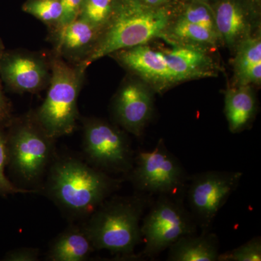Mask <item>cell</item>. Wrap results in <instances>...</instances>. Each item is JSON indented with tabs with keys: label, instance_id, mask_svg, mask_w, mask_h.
Wrapping results in <instances>:
<instances>
[{
	"label": "cell",
	"instance_id": "6da1fadb",
	"mask_svg": "<svg viewBox=\"0 0 261 261\" xmlns=\"http://www.w3.org/2000/svg\"><path fill=\"white\" fill-rule=\"evenodd\" d=\"M171 20V3L152 7L141 0H119L92 54L79 66L87 70L94 62L117 51L164 39Z\"/></svg>",
	"mask_w": 261,
	"mask_h": 261
},
{
	"label": "cell",
	"instance_id": "7a4b0ae2",
	"mask_svg": "<svg viewBox=\"0 0 261 261\" xmlns=\"http://www.w3.org/2000/svg\"><path fill=\"white\" fill-rule=\"evenodd\" d=\"M121 183V179L79 159L63 158L51 166L47 190L68 214L87 216L118 190Z\"/></svg>",
	"mask_w": 261,
	"mask_h": 261
},
{
	"label": "cell",
	"instance_id": "3957f363",
	"mask_svg": "<svg viewBox=\"0 0 261 261\" xmlns=\"http://www.w3.org/2000/svg\"><path fill=\"white\" fill-rule=\"evenodd\" d=\"M152 201L151 196L140 192L104 201L83 226L94 250L140 257L135 255V248L142 241L141 223Z\"/></svg>",
	"mask_w": 261,
	"mask_h": 261
},
{
	"label": "cell",
	"instance_id": "277c9868",
	"mask_svg": "<svg viewBox=\"0 0 261 261\" xmlns=\"http://www.w3.org/2000/svg\"><path fill=\"white\" fill-rule=\"evenodd\" d=\"M51 78L45 99L32 114L43 130L56 140L73 133L80 118L78 99L86 70L54 53L49 56Z\"/></svg>",
	"mask_w": 261,
	"mask_h": 261
},
{
	"label": "cell",
	"instance_id": "5b68a950",
	"mask_svg": "<svg viewBox=\"0 0 261 261\" xmlns=\"http://www.w3.org/2000/svg\"><path fill=\"white\" fill-rule=\"evenodd\" d=\"M184 200L185 197L160 195L151 202L141 223L145 243L141 257L154 259L178 239L197 233L198 226Z\"/></svg>",
	"mask_w": 261,
	"mask_h": 261
},
{
	"label": "cell",
	"instance_id": "8992f818",
	"mask_svg": "<svg viewBox=\"0 0 261 261\" xmlns=\"http://www.w3.org/2000/svg\"><path fill=\"white\" fill-rule=\"evenodd\" d=\"M8 165L25 181L41 177L54 156V139L34 120L32 113L8 123Z\"/></svg>",
	"mask_w": 261,
	"mask_h": 261
},
{
	"label": "cell",
	"instance_id": "52a82bcc",
	"mask_svg": "<svg viewBox=\"0 0 261 261\" xmlns=\"http://www.w3.org/2000/svg\"><path fill=\"white\" fill-rule=\"evenodd\" d=\"M126 177L140 193L171 197H185L189 180L186 170L163 140L152 150L136 154Z\"/></svg>",
	"mask_w": 261,
	"mask_h": 261
},
{
	"label": "cell",
	"instance_id": "ba28073f",
	"mask_svg": "<svg viewBox=\"0 0 261 261\" xmlns=\"http://www.w3.org/2000/svg\"><path fill=\"white\" fill-rule=\"evenodd\" d=\"M83 150L89 164L108 173L128 174L135 154L127 132L97 118H84Z\"/></svg>",
	"mask_w": 261,
	"mask_h": 261
},
{
	"label": "cell",
	"instance_id": "9c48e42d",
	"mask_svg": "<svg viewBox=\"0 0 261 261\" xmlns=\"http://www.w3.org/2000/svg\"><path fill=\"white\" fill-rule=\"evenodd\" d=\"M243 176L241 171H208L189 177L185 196L201 232L211 231L216 216L238 189Z\"/></svg>",
	"mask_w": 261,
	"mask_h": 261
},
{
	"label": "cell",
	"instance_id": "30bf717a",
	"mask_svg": "<svg viewBox=\"0 0 261 261\" xmlns=\"http://www.w3.org/2000/svg\"><path fill=\"white\" fill-rule=\"evenodd\" d=\"M154 94L153 89L138 77L126 78L111 103L117 126L135 137H142L153 116Z\"/></svg>",
	"mask_w": 261,
	"mask_h": 261
},
{
	"label": "cell",
	"instance_id": "8fae6325",
	"mask_svg": "<svg viewBox=\"0 0 261 261\" xmlns=\"http://www.w3.org/2000/svg\"><path fill=\"white\" fill-rule=\"evenodd\" d=\"M0 77L12 92L38 93L47 88L50 81L49 57L21 49H5L0 58Z\"/></svg>",
	"mask_w": 261,
	"mask_h": 261
},
{
	"label": "cell",
	"instance_id": "7c38bea8",
	"mask_svg": "<svg viewBox=\"0 0 261 261\" xmlns=\"http://www.w3.org/2000/svg\"><path fill=\"white\" fill-rule=\"evenodd\" d=\"M211 7L221 43L231 53L260 29L261 15L245 0H216Z\"/></svg>",
	"mask_w": 261,
	"mask_h": 261
},
{
	"label": "cell",
	"instance_id": "4fadbf2b",
	"mask_svg": "<svg viewBox=\"0 0 261 261\" xmlns=\"http://www.w3.org/2000/svg\"><path fill=\"white\" fill-rule=\"evenodd\" d=\"M100 34V31L92 24L78 18L50 33L54 54L70 64L81 65L92 54Z\"/></svg>",
	"mask_w": 261,
	"mask_h": 261
},
{
	"label": "cell",
	"instance_id": "5bb4252c",
	"mask_svg": "<svg viewBox=\"0 0 261 261\" xmlns=\"http://www.w3.org/2000/svg\"><path fill=\"white\" fill-rule=\"evenodd\" d=\"M257 112V101L250 85H233L224 92V114L233 134L248 129Z\"/></svg>",
	"mask_w": 261,
	"mask_h": 261
},
{
	"label": "cell",
	"instance_id": "9a60e30c",
	"mask_svg": "<svg viewBox=\"0 0 261 261\" xmlns=\"http://www.w3.org/2000/svg\"><path fill=\"white\" fill-rule=\"evenodd\" d=\"M168 250L169 261H217L219 238L211 231L188 235L178 239Z\"/></svg>",
	"mask_w": 261,
	"mask_h": 261
},
{
	"label": "cell",
	"instance_id": "2e32d148",
	"mask_svg": "<svg viewBox=\"0 0 261 261\" xmlns=\"http://www.w3.org/2000/svg\"><path fill=\"white\" fill-rule=\"evenodd\" d=\"M94 250L84 228L70 226L55 239L47 258L51 261H84Z\"/></svg>",
	"mask_w": 261,
	"mask_h": 261
},
{
	"label": "cell",
	"instance_id": "e0dca14e",
	"mask_svg": "<svg viewBox=\"0 0 261 261\" xmlns=\"http://www.w3.org/2000/svg\"><path fill=\"white\" fill-rule=\"evenodd\" d=\"M164 40L167 42L193 44L210 49H216L222 44L217 33L173 16Z\"/></svg>",
	"mask_w": 261,
	"mask_h": 261
},
{
	"label": "cell",
	"instance_id": "ac0fdd59",
	"mask_svg": "<svg viewBox=\"0 0 261 261\" xmlns=\"http://www.w3.org/2000/svg\"><path fill=\"white\" fill-rule=\"evenodd\" d=\"M233 85H244L247 73L261 64L260 29L240 44L234 53Z\"/></svg>",
	"mask_w": 261,
	"mask_h": 261
},
{
	"label": "cell",
	"instance_id": "d6986e66",
	"mask_svg": "<svg viewBox=\"0 0 261 261\" xmlns=\"http://www.w3.org/2000/svg\"><path fill=\"white\" fill-rule=\"evenodd\" d=\"M174 18L197 24L217 33L214 10L211 5L202 2H171Z\"/></svg>",
	"mask_w": 261,
	"mask_h": 261
},
{
	"label": "cell",
	"instance_id": "ffe728a7",
	"mask_svg": "<svg viewBox=\"0 0 261 261\" xmlns=\"http://www.w3.org/2000/svg\"><path fill=\"white\" fill-rule=\"evenodd\" d=\"M22 10L45 24L50 33L61 27L63 8L60 0H27Z\"/></svg>",
	"mask_w": 261,
	"mask_h": 261
},
{
	"label": "cell",
	"instance_id": "44dd1931",
	"mask_svg": "<svg viewBox=\"0 0 261 261\" xmlns=\"http://www.w3.org/2000/svg\"><path fill=\"white\" fill-rule=\"evenodd\" d=\"M118 1L119 0H83L79 18L87 20L102 33L112 17Z\"/></svg>",
	"mask_w": 261,
	"mask_h": 261
},
{
	"label": "cell",
	"instance_id": "7402d4cb",
	"mask_svg": "<svg viewBox=\"0 0 261 261\" xmlns=\"http://www.w3.org/2000/svg\"><path fill=\"white\" fill-rule=\"evenodd\" d=\"M8 165V151L6 132L4 130V127L0 126V195L7 196L37 192V190L20 188L13 185L5 173V167Z\"/></svg>",
	"mask_w": 261,
	"mask_h": 261
},
{
	"label": "cell",
	"instance_id": "603a6c76",
	"mask_svg": "<svg viewBox=\"0 0 261 261\" xmlns=\"http://www.w3.org/2000/svg\"><path fill=\"white\" fill-rule=\"evenodd\" d=\"M217 260L260 261V237H255L233 250L220 253Z\"/></svg>",
	"mask_w": 261,
	"mask_h": 261
},
{
	"label": "cell",
	"instance_id": "cb8c5ba5",
	"mask_svg": "<svg viewBox=\"0 0 261 261\" xmlns=\"http://www.w3.org/2000/svg\"><path fill=\"white\" fill-rule=\"evenodd\" d=\"M60 1L63 8V16H62L61 27L58 29L63 28L71 22L74 21L80 17L83 0H60Z\"/></svg>",
	"mask_w": 261,
	"mask_h": 261
},
{
	"label": "cell",
	"instance_id": "d4e9b609",
	"mask_svg": "<svg viewBox=\"0 0 261 261\" xmlns=\"http://www.w3.org/2000/svg\"><path fill=\"white\" fill-rule=\"evenodd\" d=\"M39 256V250L32 247H22L7 252L3 260L36 261Z\"/></svg>",
	"mask_w": 261,
	"mask_h": 261
},
{
	"label": "cell",
	"instance_id": "484cf974",
	"mask_svg": "<svg viewBox=\"0 0 261 261\" xmlns=\"http://www.w3.org/2000/svg\"><path fill=\"white\" fill-rule=\"evenodd\" d=\"M5 49L4 44H3V40L0 39V58H1ZM11 119V106L3 92L2 80L0 77V126H7Z\"/></svg>",
	"mask_w": 261,
	"mask_h": 261
},
{
	"label": "cell",
	"instance_id": "4316f807",
	"mask_svg": "<svg viewBox=\"0 0 261 261\" xmlns=\"http://www.w3.org/2000/svg\"><path fill=\"white\" fill-rule=\"evenodd\" d=\"M146 5L152 7L166 6L172 2V0H141Z\"/></svg>",
	"mask_w": 261,
	"mask_h": 261
},
{
	"label": "cell",
	"instance_id": "83f0119b",
	"mask_svg": "<svg viewBox=\"0 0 261 261\" xmlns=\"http://www.w3.org/2000/svg\"><path fill=\"white\" fill-rule=\"evenodd\" d=\"M245 1L257 13L261 15V0H245Z\"/></svg>",
	"mask_w": 261,
	"mask_h": 261
},
{
	"label": "cell",
	"instance_id": "f1b7e54d",
	"mask_svg": "<svg viewBox=\"0 0 261 261\" xmlns=\"http://www.w3.org/2000/svg\"><path fill=\"white\" fill-rule=\"evenodd\" d=\"M175 2H202V3H207V4L212 5L216 0H172Z\"/></svg>",
	"mask_w": 261,
	"mask_h": 261
}]
</instances>
